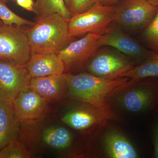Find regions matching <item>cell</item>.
I'll list each match as a JSON object with an SVG mask.
<instances>
[{
  "mask_svg": "<svg viewBox=\"0 0 158 158\" xmlns=\"http://www.w3.org/2000/svg\"><path fill=\"white\" fill-rule=\"evenodd\" d=\"M3 24H3L2 22V21L1 20H0V25H2Z\"/></svg>",
  "mask_w": 158,
  "mask_h": 158,
  "instance_id": "f1b7e54d",
  "label": "cell"
},
{
  "mask_svg": "<svg viewBox=\"0 0 158 158\" xmlns=\"http://www.w3.org/2000/svg\"><path fill=\"white\" fill-rule=\"evenodd\" d=\"M41 139L46 146L58 151L68 149L73 141L70 132L60 126H52L44 129L41 135Z\"/></svg>",
  "mask_w": 158,
  "mask_h": 158,
  "instance_id": "e0dca14e",
  "label": "cell"
},
{
  "mask_svg": "<svg viewBox=\"0 0 158 158\" xmlns=\"http://www.w3.org/2000/svg\"><path fill=\"white\" fill-rule=\"evenodd\" d=\"M31 156L30 151L18 140L10 142L0 150V158H29Z\"/></svg>",
  "mask_w": 158,
  "mask_h": 158,
  "instance_id": "44dd1931",
  "label": "cell"
},
{
  "mask_svg": "<svg viewBox=\"0 0 158 158\" xmlns=\"http://www.w3.org/2000/svg\"><path fill=\"white\" fill-rule=\"evenodd\" d=\"M97 0H70L69 7L72 16L88 10L97 2Z\"/></svg>",
  "mask_w": 158,
  "mask_h": 158,
  "instance_id": "603a6c76",
  "label": "cell"
},
{
  "mask_svg": "<svg viewBox=\"0 0 158 158\" xmlns=\"http://www.w3.org/2000/svg\"><path fill=\"white\" fill-rule=\"evenodd\" d=\"M108 156L112 158H137L138 153L128 140L114 130L106 133L103 139Z\"/></svg>",
  "mask_w": 158,
  "mask_h": 158,
  "instance_id": "2e32d148",
  "label": "cell"
},
{
  "mask_svg": "<svg viewBox=\"0 0 158 158\" xmlns=\"http://www.w3.org/2000/svg\"><path fill=\"white\" fill-rule=\"evenodd\" d=\"M109 49H100L90 60L88 70L91 74L99 77L114 79L134 67L124 55Z\"/></svg>",
  "mask_w": 158,
  "mask_h": 158,
  "instance_id": "ba28073f",
  "label": "cell"
},
{
  "mask_svg": "<svg viewBox=\"0 0 158 158\" xmlns=\"http://www.w3.org/2000/svg\"><path fill=\"white\" fill-rule=\"evenodd\" d=\"M125 109L138 113L152 108L158 101V85L153 83L141 84L140 86L129 90L120 99Z\"/></svg>",
  "mask_w": 158,
  "mask_h": 158,
  "instance_id": "8fae6325",
  "label": "cell"
},
{
  "mask_svg": "<svg viewBox=\"0 0 158 158\" xmlns=\"http://www.w3.org/2000/svg\"><path fill=\"white\" fill-rule=\"evenodd\" d=\"M153 145L154 148V156L158 158V122L156 124L154 131Z\"/></svg>",
  "mask_w": 158,
  "mask_h": 158,
  "instance_id": "d4e9b609",
  "label": "cell"
},
{
  "mask_svg": "<svg viewBox=\"0 0 158 158\" xmlns=\"http://www.w3.org/2000/svg\"><path fill=\"white\" fill-rule=\"evenodd\" d=\"M143 36L150 48L158 51V9L153 19L144 28Z\"/></svg>",
  "mask_w": 158,
  "mask_h": 158,
  "instance_id": "7402d4cb",
  "label": "cell"
},
{
  "mask_svg": "<svg viewBox=\"0 0 158 158\" xmlns=\"http://www.w3.org/2000/svg\"><path fill=\"white\" fill-rule=\"evenodd\" d=\"M18 6H20L23 9L27 11H34V0H15Z\"/></svg>",
  "mask_w": 158,
  "mask_h": 158,
  "instance_id": "cb8c5ba5",
  "label": "cell"
},
{
  "mask_svg": "<svg viewBox=\"0 0 158 158\" xmlns=\"http://www.w3.org/2000/svg\"><path fill=\"white\" fill-rule=\"evenodd\" d=\"M34 12L37 20L55 14L67 19L72 16L64 0H36Z\"/></svg>",
  "mask_w": 158,
  "mask_h": 158,
  "instance_id": "ac0fdd59",
  "label": "cell"
},
{
  "mask_svg": "<svg viewBox=\"0 0 158 158\" xmlns=\"http://www.w3.org/2000/svg\"><path fill=\"white\" fill-rule=\"evenodd\" d=\"M64 74L68 94L72 98L89 104L110 119L116 118V116L107 101L108 98L137 85L138 81L127 77L104 78L86 73Z\"/></svg>",
  "mask_w": 158,
  "mask_h": 158,
  "instance_id": "6da1fadb",
  "label": "cell"
},
{
  "mask_svg": "<svg viewBox=\"0 0 158 158\" xmlns=\"http://www.w3.org/2000/svg\"><path fill=\"white\" fill-rule=\"evenodd\" d=\"M69 19L53 14L37 20L26 30L31 53H57L69 44L73 37L69 35Z\"/></svg>",
  "mask_w": 158,
  "mask_h": 158,
  "instance_id": "7a4b0ae2",
  "label": "cell"
},
{
  "mask_svg": "<svg viewBox=\"0 0 158 158\" xmlns=\"http://www.w3.org/2000/svg\"><path fill=\"white\" fill-rule=\"evenodd\" d=\"M20 124L11 104L0 102V150L18 140L20 133Z\"/></svg>",
  "mask_w": 158,
  "mask_h": 158,
  "instance_id": "9a60e30c",
  "label": "cell"
},
{
  "mask_svg": "<svg viewBox=\"0 0 158 158\" xmlns=\"http://www.w3.org/2000/svg\"><path fill=\"white\" fill-rule=\"evenodd\" d=\"M26 65L32 78L62 74L65 70L64 62L56 53H31Z\"/></svg>",
  "mask_w": 158,
  "mask_h": 158,
  "instance_id": "7c38bea8",
  "label": "cell"
},
{
  "mask_svg": "<svg viewBox=\"0 0 158 158\" xmlns=\"http://www.w3.org/2000/svg\"><path fill=\"white\" fill-rule=\"evenodd\" d=\"M101 36L98 33H88L58 52L65 64V71L80 68L90 61L102 47Z\"/></svg>",
  "mask_w": 158,
  "mask_h": 158,
  "instance_id": "52a82bcc",
  "label": "cell"
},
{
  "mask_svg": "<svg viewBox=\"0 0 158 158\" xmlns=\"http://www.w3.org/2000/svg\"><path fill=\"white\" fill-rule=\"evenodd\" d=\"M116 6H107L96 3L87 11L69 19V35L73 37L94 33L102 34L115 20Z\"/></svg>",
  "mask_w": 158,
  "mask_h": 158,
  "instance_id": "3957f363",
  "label": "cell"
},
{
  "mask_svg": "<svg viewBox=\"0 0 158 158\" xmlns=\"http://www.w3.org/2000/svg\"><path fill=\"white\" fill-rule=\"evenodd\" d=\"M101 42L102 47H111L125 56L140 61H144L152 52L119 29L108 28L101 34Z\"/></svg>",
  "mask_w": 158,
  "mask_h": 158,
  "instance_id": "30bf717a",
  "label": "cell"
},
{
  "mask_svg": "<svg viewBox=\"0 0 158 158\" xmlns=\"http://www.w3.org/2000/svg\"><path fill=\"white\" fill-rule=\"evenodd\" d=\"M31 79L26 64L0 59V102L12 104L29 88Z\"/></svg>",
  "mask_w": 158,
  "mask_h": 158,
  "instance_id": "277c9868",
  "label": "cell"
},
{
  "mask_svg": "<svg viewBox=\"0 0 158 158\" xmlns=\"http://www.w3.org/2000/svg\"><path fill=\"white\" fill-rule=\"evenodd\" d=\"M29 88L49 102L59 100L68 94L64 73L32 78Z\"/></svg>",
  "mask_w": 158,
  "mask_h": 158,
  "instance_id": "4fadbf2b",
  "label": "cell"
},
{
  "mask_svg": "<svg viewBox=\"0 0 158 158\" xmlns=\"http://www.w3.org/2000/svg\"><path fill=\"white\" fill-rule=\"evenodd\" d=\"M122 77H127L137 81L146 78H158V51L152 52L140 65L134 66L123 74Z\"/></svg>",
  "mask_w": 158,
  "mask_h": 158,
  "instance_id": "d6986e66",
  "label": "cell"
},
{
  "mask_svg": "<svg viewBox=\"0 0 158 158\" xmlns=\"http://www.w3.org/2000/svg\"><path fill=\"white\" fill-rule=\"evenodd\" d=\"M110 118L96 108H78L65 113L61 118L64 123L79 131H84L102 123Z\"/></svg>",
  "mask_w": 158,
  "mask_h": 158,
  "instance_id": "5bb4252c",
  "label": "cell"
},
{
  "mask_svg": "<svg viewBox=\"0 0 158 158\" xmlns=\"http://www.w3.org/2000/svg\"><path fill=\"white\" fill-rule=\"evenodd\" d=\"M0 20L6 25L21 27L24 25L32 26L35 24L14 13L7 6L4 0H0Z\"/></svg>",
  "mask_w": 158,
  "mask_h": 158,
  "instance_id": "ffe728a7",
  "label": "cell"
},
{
  "mask_svg": "<svg viewBox=\"0 0 158 158\" xmlns=\"http://www.w3.org/2000/svg\"><path fill=\"white\" fill-rule=\"evenodd\" d=\"M31 54L26 31L15 25H0V59L26 64Z\"/></svg>",
  "mask_w": 158,
  "mask_h": 158,
  "instance_id": "5b68a950",
  "label": "cell"
},
{
  "mask_svg": "<svg viewBox=\"0 0 158 158\" xmlns=\"http://www.w3.org/2000/svg\"><path fill=\"white\" fill-rule=\"evenodd\" d=\"M120 0H97L96 3L107 6H115Z\"/></svg>",
  "mask_w": 158,
  "mask_h": 158,
  "instance_id": "484cf974",
  "label": "cell"
},
{
  "mask_svg": "<svg viewBox=\"0 0 158 158\" xmlns=\"http://www.w3.org/2000/svg\"><path fill=\"white\" fill-rule=\"evenodd\" d=\"M64 1H65L66 6H67L68 9H69V7L70 5V0H64Z\"/></svg>",
  "mask_w": 158,
  "mask_h": 158,
  "instance_id": "83f0119b",
  "label": "cell"
},
{
  "mask_svg": "<svg viewBox=\"0 0 158 158\" xmlns=\"http://www.w3.org/2000/svg\"><path fill=\"white\" fill-rule=\"evenodd\" d=\"M157 112H158V109H157Z\"/></svg>",
  "mask_w": 158,
  "mask_h": 158,
  "instance_id": "f546056e",
  "label": "cell"
},
{
  "mask_svg": "<svg viewBox=\"0 0 158 158\" xmlns=\"http://www.w3.org/2000/svg\"><path fill=\"white\" fill-rule=\"evenodd\" d=\"M49 103L28 88L23 91L11 105L20 124H29L40 121L45 116L48 112Z\"/></svg>",
  "mask_w": 158,
  "mask_h": 158,
  "instance_id": "9c48e42d",
  "label": "cell"
},
{
  "mask_svg": "<svg viewBox=\"0 0 158 158\" xmlns=\"http://www.w3.org/2000/svg\"><path fill=\"white\" fill-rule=\"evenodd\" d=\"M116 7L114 21L123 27L131 30L146 27L158 9L148 0H123Z\"/></svg>",
  "mask_w": 158,
  "mask_h": 158,
  "instance_id": "8992f818",
  "label": "cell"
},
{
  "mask_svg": "<svg viewBox=\"0 0 158 158\" xmlns=\"http://www.w3.org/2000/svg\"><path fill=\"white\" fill-rule=\"evenodd\" d=\"M152 5L158 8V0H148Z\"/></svg>",
  "mask_w": 158,
  "mask_h": 158,
  "instance_id": "4316f807",
  "label": "cell"
}]
</instances>
